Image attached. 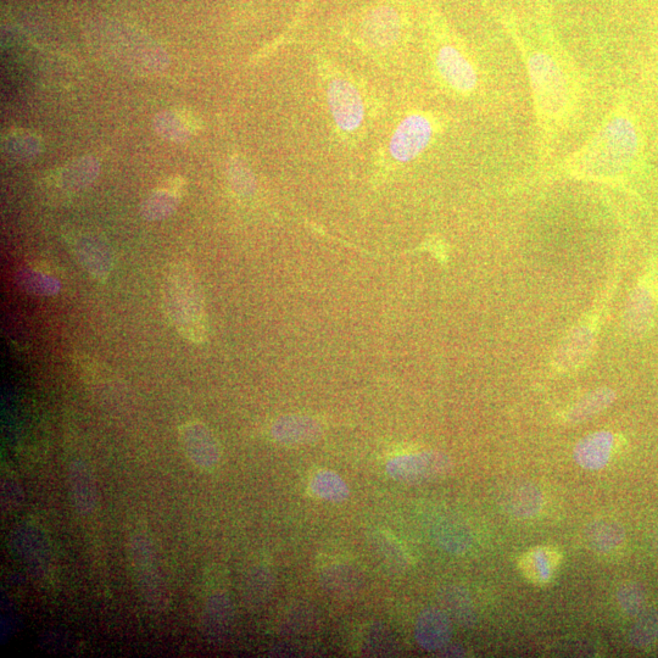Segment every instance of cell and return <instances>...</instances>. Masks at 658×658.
<instances>
[{"label": "cell", "mask_w": 658, "mask_h": 658, "mask_svg": "<svg viewBox=\"0 0 658 658\" xmlns=\"http://www.w3.org/2000/svg\"><path fill=\"white\" fill-rule=\"evenodd\" d=\"M545 15V10H538L535 32L531 27L524 33L517 22L507 21L526 65L537 122L538 154L544 159L573 121L582 96L577 70Z\"/></svg>", "instance_id": "1"}, {"label": "cell", "mask_w": 658, "mask_h": 658, "mask_svg": "<svg viewBox=\"0 0 658 658\" xmlns=\"http://www.w3.org/2000/svg\"><path fill=\"white\" fill-rule=\"evenodd\" d=\"M643 154V138L627 104H618L583 146L556 167L573 180L617 184L626 181Z\"/></svg>", "instance_id": "2"}, {"label": "cell", "mask_w": 658, "mask_h": 658, "mask_svg": "<svg viewBox=\"0 0 658 658\" xmlns=\"http://www.w3.org/2000/svg\"><path fill=\"white\" fill-rule=\"evenodd\" d=\"M163 303L167 319L187 342L200 345L209 338L202 286L191 265L175 262L166 270Z\"/></svg>", "instance_id": "3"}, {"label": "cell", "mask_w": 658, "mask_h": 658, "mask_svg": "<svg viewBox=\"0 0 658 658\" xmlns=\"http://www.w3.org/2000/svg\"><path fill=\"white\" fill-rule=\"evenodd\" d=\"M438 24L442 36H439L437 25H434L437 35L434 65H436L437 74L451 92L460 94V96H470L476 91L479 83L476 66L468 58L465 49H462L450 36L449 30L439 19Z\"/></svg>", "instance_id": "4"}, {"label": "cell", "mask_w": 658, "mask_h": 658, "mask_svg": "<svg viewBox=\"0 0 658 658\" xmlns=\"http://www.w3.org/2000/svg\"><path fill=\"white\" fill-rule=\"evenodd\" d=\"M130 556L136 581L143 600L155 611H164L170 604L163 573H161L152 539L136 532L130 538Z\"/></svg>", "instance_id": "5"}, {"label": "cell", "mask_w": 658, "mask_h": 658, "mask_svg": "<svg viewBox=\"0 0 658 658\" xmlns=\"http://www.w3.org/2000/svg\"><path fill=\"white\" fill-rule=\"evenodd\" d=\"M657 310L658 280L656 270L651 269L629 295L624 325L630 336L641 337L648 333L654 326Z\"/></svg>", "instance_id": "6"}, {"label": "cell", "mask_w": 658, "mask_h": 658, "mask_svg": "<svg viewBox=\"0 0 658 658\" xmlns=\"http://www.w3.org/2000/svg\"><path fill=\"white\" fill-rule=\"evenodd\" d=\"M436 127L431 117L412 114L400 122L390 139L389 153L398 163L406 164L425 152L432 142Z\"/></svg>", "instance_id": "7"}, {"label": "cell", "mask_w": 658, "mask_h": 658, "mask_svg": "<svg viewBox=\"0 0 658 658\" xmlns=\"http://www.w3.org/2000/svg\"><path fill=\"white\" fill-rule=\"evenodd\" d=\"M451 462L448 456L434 451L394 457L387 464V472L395 481L425 483L448 475Z\"/></svg>", "instance_id": "8"}, {"label": "cell", "mask_w": 658, "mask_h": 658, "mask_svg": "<svg viewBox=\"0 0 658 658\" xmlns=\"http://www.w3.org/2000/svg\"><path fill=\"white\" fill-rule=\"evenodd\" d=\"M66 241L89 276L98 282L108 280L114 259L109 244L102 237L88 231H72L66 234Z\"/></svg>", "instance_id": "9"}, {"label": "cell", "mask_w": 658, "mask_h": 658, "mask_svg": "<svg viewBox=\"0 0 658 658\" xmlns=\"http://www.w3.org/2000/svg\"><path fill=\"white\" fill-rule=\"evenodd\" d=\"M327 99L340 131L359 130L365 117L364 100L353 83L340 76L331 78L327 86Z\"/></svg>", "instance_id": "10"}, {"label": "cell", "mask_w": 658, "mask_h": 658, "mask_svg": "<svg viewBox=\"0 0 658 658\" xmlns=\"http://www.w3.org/2000/svg\"><path fill=\"white\" fill-rule=\"evenodd\" d=\"M181 445L189 461L202 470L219 465L221 448L211 429L200 421H188L180 427Z\"/></svg>", "instance_id": "11"}, {"label": "cell", "mask_w": 658, "mask_h": 658, "mask_svg": "<svg viewBox=\"0 0 658 658\" xmlns=\"http://www.w3.org/2000/svg\"><path fill=\"white\" fill-rule=\"evenodd\" d=\"M403 29L400 11L390 4L373 8L362 21L361 32L368 44L377 48H387L397 42Z\"/></svg>", "instance_id": "12"}, {"label": "cell", "mask_w": 658, "mask_h": 658, "mask_svg": "<svg viewBox=\"0 0 658 658\" xmlns=\"http://www.w3.org/2000/svg\"><path fill=\"white\" fill-rule=\"evenodd\" d=\"M595 328L579 325L563 338L554 355V367L560 372H572L584 365L595 347Z\"/></svg>", "instance_id": "13"}, {"label": "cell", "mask_w": 658, "mask_h": 658, "mask_svg": "<svg viewBox=\"0 0 658 658\" xmlns=\"http://www.w3.org/2000/svg\"><path fill=\"white\" fill-rule=\"evenodd\" d=\"M453 627L450 618L439 609H427L418 616L415 638L422 649L438 652L450 644Z\"/></svg>", "instance_id": "14"}, {"label": "cell", "mask_w": 658, "mask_h": 658, "mask_svg": "<svg viewBox=\"0 0 658 658\" xmlns=\"http://www.w3.org/2000/svg\"><path fill=\"white\" fill-rule=\"evenodd\" d=\"M615 444V434L609 431L591 433L574 446V461L584 470H602L609 464Z\"/></svg>", "instance_id": "15"}, {"label": "cell", "mask_w": 658, "mask_h": 658, "mask_svg": "<svg viewBox=\"0 0 658 658\" xmlns=\"http://www.w3.org/2000/svg\"><path fill=\"white\" fill-rule=\"evenodd\" d=\"M184 192L186 182L183 178H170L156 187L142 204V215L149 221L164 220L177 209Z\"/></svg>", "instance_id": "16"}, {"label": "cell", "mask_w": 658, "mask_h": 658, "mask_svg": "<svg viewBox=\"0 0 658 658\" xmlns=\"http://www.w3.org/2000/svg\"><path fill=\"white\" fill-rule=\"evenodd\" d=\"M68 481L72 503L80 515L88 516L96 510L98 495L91 468L83 461H74L69 466Z\"/></svg>", "instance_id": "17"}, {"label": "cell", "mask_w": 658, "mask_h": 658, "mask_svg": "<svg viewBox=\"0 0 658 658\" xmlns=\"http://www.w3.org/2000/svg\"><path fill=\"white\" fill-rule=\"evenodd\" d=\"M561 552L551 546H539L528 551L518 561V567L527 581L535 585L548 584L561 565Z\"/></svg>", "instance_id": "18"}, {"label": "cell", "mask_w": 658, "mask_h": 658, "mask_svg": "<svg viewBox=\"0 0 658 658\" xmlns=\"http://www.w3.org/2000/svg\"><path fill=\"white\" fill-rule=\"evenodd\" d=\"M234 609L230 596L223 593L211 595L202 615V629L206 637L219 640L230 632Z\"/></svg>", "instance_id": "19"}, {"label": "cell", "mask_w": 658, "mask_h": 658, "mask_svg": "<svg viewBox=\"0 0 658 658\" xmlns=\"http://www.w3.org/2000/svg\"><path fill=\"white\" fill-rule=\"evenodd\" d=\"M319 423L308 417L281 418L272 426V436L282 444L298 445L314 442L320 437Z\"/></svg>", "instance_id": "20"}, {"label": "cell", "mask_w": 658, "mask_h": 658, "mask_svg": "<svg viewBox=\"0 0 658 658\" xmlns=\"http://www.w3.org/2000/svg\"><path fill=\"white\" fill-rule=\"evenodd\" d=\"M616 400L615 390L599 388L585 394L582 399L574 403L570 409L563 412L562 420L567 425H578L601 414Z\"/></svg>", "instance_id": "21"}, {"label": "cell", "mask_w": 658, "mask_h": 658, "mask_svg": "<svg viewBox=\"0 0 658 658\" xmlns=\"http://www.w3.org/2000/svg\"><path fill=\"white\" fill-rule=\"evenodd\" d=\"M321 581L327 593L338 596V598H348V596L358 593L362 584V576L358 568L350 565H336L328 567L322 573Z\"/></svg>", "instance_id": "22"}, {"label": "cell", "mask_w": 658, "mask_h": 658, "mask_svg": "<svg viewBox=\"0 0 658 658\" xmlns=\"http://www.w3.org/2000/svg\"><path fill=\"white\" fill-rule=\"evenodd\" d=\"M585 538L590 545L591 549H594L600 554H606V552H611L622 545L624 538H626V532H624L621 524L612 521H598L590 524L585 532Z\"/></svg>", "instance_id": "23"}, {"label": "cell", "mask_w": 658, "mask_h": 658, "mask_svg": "<svg viewBox=\"0 0 658 658\" xmlns=\"http://www.w3.org/2000/svg\"><path fill=\"white\" fill-rule=\"evenodd\" d=\"M97 174L98 167L94 161H76L75 164L66 167L57 177L53 178V183L61 192H77L91 184Z\"/></svg>", "instance_id": "24"}, {"label": "cell", "mask_w": 658, "mask_h": 658, "mask_svg": "<svg viewBox=\"0 0 658 658\" xmlns=\"http://www.w3.org/2000/svg\"><path fill=\"white\" fill-rule=\"evenodd\" d=\"M312 493L329 503H343L350 495L348 484L333 471H320L311 479Z\"/></svg>", "instance_id": "25"}, {"label": "cell", "mask_w": 658, "mask_h": 658, "mask_svg": "<svg viewBox=\"0 0 658 658\" xmlns=\"http://www.w3.org/2000/svg\"><path fill=\"white\" fill-rule=\"evenodd\" d=\"M160 135L170 139H186L198 130V122L187 111L171 110L160 114L156 121Z\"/></svg>", "instance_id": "26"}, {"label": "cell", "mask_w": 658, "mask_h": 658, "mask_svg": "<svg viewBox=\"0 0 658 658\" xmlns=\"http://www.w3.org/2000/svg\"><path fill=\"white\" fill-rule=\"evenodd\" d=\"M16 548H18L25 561L32 566L47 565L48 549L46 542L36 529L25 527L16 535Z\"/></svg>", "instance_id": "27"}, {"label": "cell", "mask_w": 658, "mask_h": 658, "mask_svg": "<svg viewBox=\"0 0 658 658\" xmlns=\"http://www.w3.org/2000/svg\"><path fill=\"white\" fill-rule=\"evenodd\" d=\"M273 588V577L269 568L264 566L254 567L245 577L244 598L250 605L262 604Z\"/></svg>", "instance_id": "28"}, {"label": "cell", "mask_w": 658, "mask_h": 658, "mask_svg": "<svg viewBox=\"0 0 658 658\" xmlns=\"http://www.w3.org/2000/svg\"><path fill=\"white\" fill-rule=\"evenodd\" d=\"M544 499L542 493L533 485H524L516 489L509 500V510L512 515L520 518H529L542 510Z\"/></svg>", "instance_id": "29"}, {"label": "cell", "mask_w": 658, "mask_h": 658, "mask_svg": "<svg viewBox=\"0 0 658 658\" xmlns=\"http://www.w3.org/2000/svg\"><path fill=\"white\" fill-rule=\"evenodd\" d=\"M658 639V612L651 610L643 613L630 630L629 640L634 648L644 650L654 645Z\"/></svg>", "instance_id": "30"}, {"label": "cell", "mask_w": 658, "mask_h": 658, "mask_svg": "<svg viewBox=\"0 0 658 658\" xmlns=\"http://www.w3.org/2000/svg\"><path fill=\"white\" fill-rule=\"evenodd\" d=\"M443 599L451 615L461 626H471L475 623V610L465 590L456 587L446 589Z\"/></svg>", "instance_id": "31"}, {"label": "cell", "mask_w": 658, "mask_h": 658, "mask_svg": "<svg viewBox=\"0 0 658 658\" xmlns=\"http://www.w3.org/2000/svg\"><path fill=\"white\" fill-rule=\"evenodd\" d=\"M21 280L20 282L24 284L27 291L35 294L53 295L59 292L61 287L53 273H49L43 267H31V269L24 270Z\"/></svg>", "instance_id": "32"}, {"label": "cell", "mask_w": 658, "mask_h": 658, "mask_svg": "<svg viewBox=\"0 0 658 658\" xmlns=\"http://www.w3.org/2000/svg\"><path fill=\"white\" fill-rule=\"evenodd\" d=\"M645 591L638 583L623 584L617 593L618 605L628 616L640 615L644 610Z\"/></svg>", "instance_id": "33"}, {"label": "cell", "mask_w": 658, "mask_h": 658, "mask_svg": "<svg viewBox=\"0 0 658 658\" xmlns=\"http://www.w3.org/2000/svg\"><path fill=\"white\" fill-rule=\"evenodd\" d=\"M366 646L370 656H393L397 652V641L388 629L383 627L373 628L368 634Z\"/></svg>", "instance_id": "34"}, {"label": "cell", "mask_w": 658, "mask_h": 658, "mask_svg": "<svg viewBox=\"0 0 658 658\" xmlns=\"http://www.w3.org/2000/svg\"><path fill=\"white\" fill-rule=\"evenodd\" d=\"M438 537L439 543L450 551H465L467 546L470 545L468 535L464 531H461L460 527H455L453 524L444 527L442 531L438 533Z\"/></svg>", "instance_id": "35"}, {"label": "cell", "mask_w": 658, "mask_h": 658, "mask_svg": "<svg viewBox=\"0 0 658 658\" xmlns=\"http://www.w3.org/2000/svg\"><path fill=\"white\" fill-rule=\"evenodd\" d=\"M377 546L381 555L387 560L390 565L405 567L407 565L406 557L403 550L399 548L397 543L392 542L389 538H378Z\"/></svg>", "instance_id": "36"}, {"label": "cell", "mask_w": 658, "mask_h": 658, "mask_svg": "<svg viewBox=\"0 0 658 658\" xmlns=\"http://www.w3.org/2000/svg\"><path fill=\"white\" fill-rule=\"evenodd\" d=\"M439 652H442L444 656H456V657H461L465 656V651L462 650L461 648H457V646H451V645H446L444 649L440 650Z\"/></svg>", "instance_id": "37"}]
</instances>
